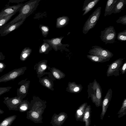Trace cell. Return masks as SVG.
Returning <instances> with one entry per match:
<instances>
[{"instance_id": "cell-1", "label": "cell", "mask_w": 126, "mask_h": 126, "mask_svg": "<svg viewBox=\"0 0 126 126\" xmlns=\"http://www.w3.org/2000/svg\"><path fill=\"white\" fill-rule=\"evenodd\" d=\"M87 88L88 99L90 98L96 107L101 106L102 90L99 83L94 79L93 82L90 83L88 85Z\"/></svg>"}, {"instance_id": "cell-2", "label": "cell", "mask_w": 126, "mask_h": 126, "mask_svg": "<svg viewBox=\"0 0 126 126\" xmlns=\"http://www.w3.org/2000/svg\"><path fill=\"white\" fill-rule=\"evenodd\" d=\"M40 1V0H30L23 4L19 11V14L8 23L12 24L22 19L26 18L35 10Z\"/></svg>"}, {"instance_id": "cell-3", "label": "cell", "mask_w": 126, "mask_h": 126, "mask_svg": "<svg viewBox=\"0 0 126 126\" xmlns=\"http://www.w3.org/2000/svg\"><path fill=\"white\" fill-rule=\"evenodd\" d=\"M101 8V7H98L90 16L83 28V33L86 34L90 30L95 26L100 15Z\"/></svg>"}, {"instance_id": "cell-4", "label": "cell", "mask_w": 126, "mask_h": 126, "mask_svg": "<svg viewBox=\"0 0 126 126\" xmlns=\"http://www.w3.org/2000/svg\"><path fill=\"white\" fill-rule=\"evenodd\" d=\"M116 34L114 27L110 26L101 31L100 38L105 44L113 43L115 42Z\"/></svg>"}, {"instance_id": "cell-5", "label": "cell", "mask_w": 126, "mask_h": 126, "mask_svg": "<svg viewBox=\"0 0 126 126\" xmlns=\"http://www.w3.org/2000/svg\"><path fill=\"white\" fill-rule=\"evenodd\" d=\"M88 53L90 55L100 57L109 61L113 55L112 53L108 50L96 45L92 46Z\"/></svg>"}, {"instance_id": "cell-6", "label": "cell", "mask_w": 126, "mask_h": 126, "mask_svg": "<svg viewBox=\"0 0 126 126\" xmlns=\"http://www.w3.org/2000/svg\"><path fill=\"white\" fill-rule=\"evenodd\" d=\"M124 59L123 58H119L109 65L106 72L107 77L112 76L116 77L120 75V69L123 64Z\"/></svg>"}, {"instance_id": "cell-7", "label": "cell", "mask_w": 126, "mask_h": 126, "mask_svg": "<svg viewBox=\"0 0 126 126\" xmlns=\"http://www.w3.org/2000/svg\"><path fill=\"white\" fill-rule=\"evenodd\" d=\"M25 70L24 67L16 68L12 70L0 77V83L14 80L23 74Z\"/></svg>"}, {"instance_id": "cell-8", "label": "cell", "mask_w": 126, "mask_h": 126, "mask_svg": "<svg viewBox=\"0 0 126 126\" xmlns=\"http://www.w3.org/2000/svg\"><path fill=\"white\" fill-rule=\"evenodd\" d=\"M26 19L23 18L15 23L12 24L7 23L4 25L0 29V36H5L18 29Z\"/></svg>"}, {"instance_id": "cell-9", "label": "cell", "mask_w": 126, "mask_h": 126, "mask_svg": "<svg viewBox=\"0 0 126 126\" xmlns=\"http://www.w3.org/2000/svg\"><path fill=\"white\" fill-rule=\"evenodd\" d=\"M3 103L8 108L9 110H18L19 106L22 101V99L17 96L12 97H8L3 98Z\"/></svg>"}, {"instance_id": "cell-10", "label": "cell", "mask_w": 126, "mask_h": 126, "mask_svg": "<svg viewBox=\"0 0 126 126\" xmlns=\"http://www.w3.org/2000/svg\"><path fill=\"white\" fill-rule=\"evenodd\" d=\"M112 91L111 88L109 89L104 97L102 103V111L100 114V119L102 120L108 107L111 99Z\"/></svg>"}, {"instance_id": "cell-11", "label": "cell", "mask_w": 126, "mask_h": 126, "mask_svg": "<svg viewBox=\"0 0 126 126\" xmlns=\"http://www.w3.org/2000/svg\"><path fill=\"white\" fill-rule=\"evenodd\" d=\"M23 4L19 3L17 5L6 6L0 12V17L7 16L19 12Z\"/></svg>"}, {"instance_id": "cell-12", "label": "cell", "mask_w": 126, "mask_h": 126, "mask_svg": "<svg viewBox=\"0 0 126 126\" xmlns=\"http://www.w3.org/2000/svg\"><path fill=\"white\" fill-rule=\"evenodd\" d=\"M126 5V0H116L112 9L108 15L119 13L123 10Z\"/></svg>"}, {"instance_id": "cell-13", "label": "cell", "mask_w": 126, "mask_h": 126, "mask_svg": "<svg viewBox=\"0 0 126 126\" xmlns=\"http://www.w3.org/2000/svg\"><path fill=\"white\" fill-rule=\"evenodd\" d=\"M100 0H85L84 2L82 11H84L83 16L89 12Z\"/></svg>"}, {"instance_id": "cell-14", "label": "cell", "mask_w": 126, "mask_h": 126, "mask_svg": "<svg viewBox=\"0 0 126 126\" xmlns=\"http://www.w3.org/2000/svg\"><path fill=\"white\" fill-rule=\"evenodd\" d=\"M64 37L61 36L54 38L50 39H44L43 41L44 42L49 44L54 49L57 50L59 47L63 46L64 45L61 43Z\"/></svg>"}, {"instance_id": "cell-15", "label": "cell", "mask_w": 126, "mask_h": 126, "mask_svg": "<svg viewBox=\"0 0 126 126\" xmlns=\"http://www.w3.org/2000/svg\"><path fill=\"white\" fill-rule=\"evenodd\" d=\"M87 105V102L82 104L76 110L75 117L77 121L82 122L83 117Z\"/></svg>"}, {"instance_id": "cell-16", "label": "cell", "mask_w": 126, "mask_h": 126, "mask_svg": "<svg viewBox=\"0 0 126 126\" xmlns=\"http://www.w3.org/2000/svg\"><path fill=\"white\" fill-rule=\"evenodd\" d=\"M91 106L90 105H88L86 109L82 118V122H85L84 126H90L91 124Z\"/></svg>"}, {"instance_id": "cell-17", "label": "cell", "mask_w": 126, "mask_h": 126, "mask_svg": "<svg viewBox=\"0 0 126 126\" xmlns=\"http://www.w3.org/2000/svg\"><path fill=\"white\" fill-rule=\"evenodd\" d=\"M69 20V17L66 16L58 17L56 20V27L60 28L64 27L68 24Z\"/></svg>"}, {"instance_id": "cell-18", "label": "cell", "mask_w": 126, "mask_h": 126, "mask_svg": "<svg viewBox=\"0 0 126 126\" xmlns=\"http://www.w3.org/2000/svg\"><path fill=\"white\" fill-rule=\"evenodd\" d=\"M18 84L20 85V87L18 88L17 90V96L20 97L22 99L27 92V85L23 81L18 83Z\"/></svg>"}, {"instance_id": "cell-19", "label": "cell", "mask_w": 126, "mask_h": 126, "mask_svg": "<svg viewBox=\"0 0 126 126\" xmlns=\"http://www.w3.org/2000/svg\"><path fill=\"white\" fill-rule=\"evenodd\" d=\"M16 117V115H15L6 118L0 123V126H10Z\"/></svg>"}, {"instance_id": "cell-20", "label": "cell", "mask_w": 126, "mask_h": 126, "mask_svg": "<svg viewBox=\"0 0 126 126\" xmlns=\"http://www.w3.org/2000/svg\"><path fill=\"white\" fill-rule=\"evenodd\" d=\"M87 57L88 58L94 62L102 63L109 61L102 57L95 56L87 55Z\"/></svg>"}, {"instance_id": "cell-21", "label": "cell", "mask_w": 126, "mask_h": 126, "mask_svg": "<svg viewBox=\"0 0 126 126\" xmlns=\"http://www.w3.org/2000/svg\"><path fill=\"white\" fill-rule=\"evenodd\" d=\"M116 0H108L106 3L105 10L104 16H106L112 10Z\"/></svg>"}, {"instance_id": "cell-22", "label": "cell", "mask_w": 126, "mask_h": 126, "mask_svg": "<svg viewBox=\"0 0 126 126\" xmlns=\"http://www.w3.org/2000/svg\"><path fill=\"white\" fill-rule=\"evenodd\" d=\"M70 88L72 92L78 93L81 91L83 88V87L81 84H77L74 82L71 83Z\"/></svg>"}, {"instance_id": "cell-23", "label": "cell", "mask_w": 126, "mask_h": 126, "mask_svg": "<svg viewBox=\"0 0 126 126\" xmlns=\"http://www.w3.org/2000/svg\"><path fill=\"white\" fill-rule=\"evenodd\" d=\"M119 115L118 117L119 118L124 116L126 114V98L124 99L122 102V106L119 111L117 113Z\"/></svg>"}, {"instance_id": "cell-24", "label": "cell", "mask_w": 126, "mask_h": 126, "mask_svg": "<svg viewBox=\"0 0 126 126\" xmlns=\"http://www.w3.org/2000/svg\"><path fill=\"white\" fill-rule=\"evenodd\" d=\"M32 51V49L29 47H26L22 50L20 54V59L24 60L29 55Z\"/></svg>"}, {"instance_id": "cell-25", "label": "cell", "mask_w": 126, "mask_h": 126, "mask_svg": "<svg viewBox=\"0 0 126 126\" xmlns=\"http://www.w3.org/2000/svg\"><path fill=\"white\" fill-rule=\"evenodd\" d=\"M16 14L14 13L9 15L0 17V29Z\"/></svg>"}, {"instance_id": "cell-26", "label": "cell", "mask_w": 126, "mask_h": 126, "mask_svg": "<svg viewBox=\"0 0 126 126\" xmlns=\"http://www.w3.org/2000/svg\"><path fill=\"white\" fill-rule=\"evenodd\" d=\"M39 28L41 31L43 36L44 37H46L49 33V27L47 26L40 25Z\"/></svg>"}, {"instance_id": "cell-27", "label": "cell", "mask_w": 126, "mask_h": 126, "mask_svg": "<svg viewBox=\"0 0 126 126\" xmlns=\"http://www.w3.org/2000/svg\"><path fill=\"white\" fill-rule=\"evenodd\" d=\"M52 47L48 43L44 42L40 46L39 51L40 53H45Z\"/></svg>"}, {"instance_id": "cell-28", "label": "cell", "mask_w": 126, "mask_h": 126, "mask_svg": "<svg viewBox=\"0 0 126 126\" xmlns=\"http://www.w3.org/2000/svg\"><path fill=\"white\" fill-rule=\"evenodd\" d=\"M117 39L121 42L125 41L126 40V30L117 33Z\"/></svg>"}, {"instance_id": "cell-29", "label": "cell", "mask_w": 126, "mask_h": 126, "mask_svg": "<svg viewBox=\"0 0 126 126\" xmlns=\"http://www.w3.org/2000/svg\"><path fill=\"white\" fill-rule=\"evenodd\" d=\"M11 87H0V96L4 94L9 92L11 89Z\"/></svg>"}, {"instance_id": "cell-30", "label": "cell", "mask_w": 126, "mask_h": 126, "mask_svg": "<svg viewBox=\"0 0 126 126\" xmlns=\"http://www.w3.org/2000/svg\"><path fill=\"white\" fill-rule=\"evenodd\" d=\"M116 22L117 23H121L122 24L126 25V15L120 17L117 20Z\"/></svg>"}, {"instance_id": "cell-31", "label": "cell", "mask_w": 126, "mask_h": 126, "mask_svg": "<svg viewBox=\"0 0 126 126\" xmlns=\"http://www.w3.org/2000/svg\"><path fill=\"white\" fill-rule=\"evenodd\" d=\"M120 71L122 74H125L126 71V61L122 64L120 69Z\"/></svg>"}, {"instance_id": "cell-32", "label": "cell", "mask_w": 126, "mask_h": 126, "mask_svg": "<svg viewBox=\"0 0 126 126\" xmlns=\"http://www.w3.org/2000/svg\"><path fill=\"white\" fill-rule=\"evenodd\" d=\"M6 66L5 64L3 63L0 62V73L2 72Z\"/></svg>"}, {"instance_id": "cell-33", "label": "cell", "mask_w": 126, "mask_h": 126, "mask_svg": "<svg viewBox=\"0 0 126 126\" xmlns=\"http://www.w3.org/2000/svg\"><path fill=\"white\" fill-rule=\"evenodd\" d=\"M26 0H9L8 3H19Z\"/></svg>"}, {"instance_id": "cell-34", "label": "cell", "mask_w": 126, "mask_h": 126, "mask_svg": "<svg viewBox=\"0 0 126 126\" xmlns=\"http://www.w3.org/2000/svg\"><path fill=\"white\" fill-rule=\"evenodd\" d=\"M44 82L45 83L46 86L47 87L49 88L51 86V84L48 80L47 79H45L44 80Z\"/></svg>"}, {"instance_id": "cell-35", "label": "cell", "mask_w": 126, "mask_h": 126, "mask_svg": "<svg viewBox=\"0 0 126 126\" xmlns=\"http://www.w3.org/2000/svg\"><path fill=\"white\" fill-rule=\"evenodd\" d=\"M32 116L35 118H38L39 116L38 114L36 112H33L31 113Z\"/></svg>"}, {"instance_id": "cell-36", "label": "cell", "mask_w": 126, "mask_h": 126, "mask_svg": "<svg viewBox=\"0 0 126 126\" xmlns=\"http://www.w3.org/2000/svg\"><path fill=\"white\" fill-rule=\"evenodd\" d=\"M53 75L55 78L58 79L60 78V76L59 74L56 72L54 71L53 73Z\"/></svg>"}, {"instance_id": "cell-37", "label": "cell", "mask_w": 126, "mask_h": 126, "mask_svg": "<svg viewBox=\"0 0 126 126\" xmlns=\"http://www.w3.org/2000/svg\"><path fill=\"white\" fill-rule=\"evenodd\" d=\"M5 56L2 53L0 52V61L3 60L5 59Z\"/></svg>"}, {"instance_id": "cell-38", "label": "cell", "mask_w": 126, "mask_h": 126, "mask_svg": "<svg viewBox=\"0 0 126 126\" xmlns=\"http://www.w3.org/2000/svg\"><path fill=\"white\" fill-rule=\"evenodd\" d=\"M64 116L63 115H62L59 117L58 120L59 121H62L64 119Z\"/></svg>"}, {"instance_id": "cell-39", "label": "cell", "mask_w": 126, "mask_h": 126, "mask_svg": "<svg viewBox=\"0 0 126 126\" xmlns=\"http://www.w3.org/2000/svg\"><path fill=\"white\" fill-rule=\"evenodd\" d=\"M41 68L43 70H45L47 68L46 65L45 64H43L41 66Z\"/></svg>"}, {"instance_id": "cell-40", "label": "cell", "mask_w": 126, "mask_h": 126, "mask_svg": "<svg viewBox=\"0 0 126 126\" xmlns=\"http://www.w3.org/2000/svg\"><path fill=\"white\" fill-rule=\"evenodd\" d=\"M4 113V111L0 109V115Z\"/></svg>"}, {"instance_id": "cell-41", "label": "cell", "mask_w": 126, "mask_h": 126, "mask_svg": "<svg viewBox=\"0 0 126 126\" xmlns=\"http://www.w3.org/2000/svg\"><path fill=\"white\" fill-rule=\"evenodd\" d=\"M94 126H96L95 125H94Z\"/></svg>"}, {"instance_id": "cell-42", "label": "cell", "mask_w": 126, "mask_h": 126, "mask_svg": "<svg viewBox=\"0 0 126 126\" xmlns=\"http://www.w3.org/2000/svg\"></svg>"}]
</instances>
